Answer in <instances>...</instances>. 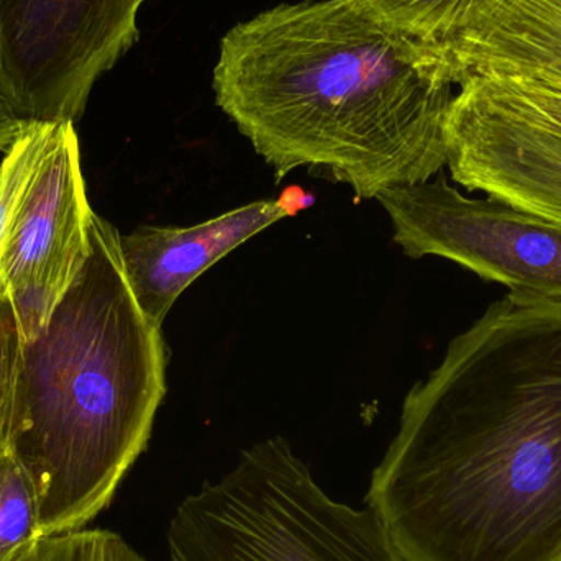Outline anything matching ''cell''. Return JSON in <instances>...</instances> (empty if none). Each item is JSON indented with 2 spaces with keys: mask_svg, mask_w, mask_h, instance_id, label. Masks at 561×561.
I'll use <instances>...</instances> for the list:
<instances>
[{
  "mask_svg": "<svg viewBox=\"0 0 561 561\" xmlns=\"http://www.w3.org/2000/svg\"><path fill=\"white\" fill-rule=\"evenodd\" d=\"M366 504L408 561H561V300L507 294L451 340Z\"/></svg>",
  "mask_w": 561,
  "mask_h": 561,
  "instance_id": "obj_1",
  "label": "cell"
},
{
  "mask_svg": "<svg viewBox=\"0 0 561 561\" xmlns=\"http://www.w3.org/2000/svg\"><path fill=\"white\" fill-rule=\"evenodd\" d=\"M213 88L276 183L304 168L376 199L447 167L444 61L362 0L279 3L237 23Z\"/></svg>",
  "mask_w": 561,
  "mask_h": 561,
  "instance_id": "obj_2",
  "label": "cell"
},
{
  "mask_svg": "<svg viewBox=\"0 0 561 561\" xmlns=\"http://www.w3.org/2000/svg\"><path fill=\"white\" fill-rule=\"evenodd\" d=\"M164 394L161 327L131 293L121 233L92 213L85 262L23 342L3 435L35 483L42 537L78 533L107 510Z\"/></svg>",
  "mask_w": 561,
  "mask_h": 561,
  "instance_id": "obj_3",
  "label": "cell"
},
{
  "mask_svg": "<svg viewBox=\"0 0 561 561\" xmlns=\"http://www.w3.org/2000/svg\"><path fill=\"white\" fill-rule=\"evenodd\" d=\"M168 549L171 561H408L369 507L333 500L283 437L184 497Z\"/></svg>",
  "mask_w": 561,
  "mask_h": 561,
  "instance_id": "obj_4",
  "label": "cell"
},
{
  "mask_svg": "<svg viewBox=\"0 0 561 561\" xmlns=\"http://www.w3.org/2000/svg\"><path fill=\"white\" fill-rule=\"evenodd\" d=\"M147 0H0V95L20 122H75L140 39Z\"/></svg>",
  "mask_w": 561,
  "mask_h": 561,
  "instance_id": "obj_5",
  "label": "cell"
},
{
  "mask_svg": "<svg viewBox=\"0 0 561 561\" xmlns=\"http://www.w3.org/2000/svg\"><path fill=\"white\" fill-rule=\"evenodd\" d=\"M394 242L438 256L523 296L561 300V226L506 201L471 199L445 178L379 194Z\"/></svg>",
  "mask_w": 561,
  "mask_h": 561,
  "instance_id": "obj_6",
  "label": "cell"
},
{
  "mask_svg": "<svg viewBox=\"0 0 561 561\" xmlns=\"http://www.w3.org/2000/svg\"><path fill=\"white\" fill-rule=\"evenodd\" d=\"M92 213L75 122H59L16 201L0 250V284L12 300L23 342L38 335L85 262Z\"/></svg>",
  "mask_w": 561,
  "mask_h": 561,
  "instance_id": "obj_7",
  "label": "cell"
},
{
  "mask_svg": "<svg viewBox=\"0 0 561 561\" xmlns=\"http://www.w3.org/2000/svg\"><path fill=\"white\" fill-rule=\"evenodd\" d=\"M455 183L561 226V140L517 124L458 91L448 111Z\"/></svg>",
  "mask_w": 561,
  "mask_h": 561,
  "instance_id": "obj_8",
  "label": "cell"
},
{
  "mask_svg": "<svg viewBox=\"0 0 561 561\" xmlns=\"http://www.w3.org/2000/svg\"><path fill=\"white\" fill-rule=\"evenodd\" d=\"M438 56L458 88L500 79L561 94V0H471Z\"/></svg>",
  "mask_w": 561,
  "mask_h": 561,
  "instance_id": "obj_9",
  "label": "cell"
},
{
  "mask_svg": "<svg viewBox=\"0 0 561 561\" xmlns=\"http://www.w3.org/2000/svg\"><path fill=\"white\" fill-rule=\"evenodd\" d=\"M278 201H256L193 227H138L121 236L131 293L145 316L163 327L181 294L210 266L284 219Z\"/></svg>",
  "mask_w": 561,
  "mask_h": 561,
  "instance_id": "obj_10",
  "label": "cell"
},
{
  "mask_svg": "<svg viewBox=\"0 0 561 561\" xmlns=\"http://www.w3.org/2000/svg\"><path fill=\"white\" fill-rule=\"evenodd\" d=\"M39 539L35 483L12 450L0 444V561H15Z\"/></svg>",
  "mask_w": 561,
  "mask_h": 561,
  "instance_id": "obj_11",
  "label": "cell"
},
{
  "mask_svg": "<svg viewBox=\"0 0 561 561\" xmlns=\"http://www.w3.org/2000/svg\"><path fill=\"white\" fill-rule=\"evenodd\" d=\"M460 91L478 104L517 124L526 125L561 140V94L500 79L465 82Z\"/></svg>",
  "mask_w": 561,
  "mask_h": 561,
  "instance_id": "obj_12",
  "label": "cell"
},
{
  "mask_svg": "<svg viewBox=\"0 0 561 561\" xmlns=\"http://www.w3.org/2000/svg\"><path fill=\"white\" fill-rule=\"evenodd\" d=\"M376 15L437 53L460 28L471 0H362Z\"/></svg>",
  "mask_w": 561,
  "mask_h": 561,
  "instance_id": "obj_13",
  "label": "cell"
},
{
  "mask_svg": "<svg viewBox=\"0 0 561 561\" xmlns=\"http://www.w3.org/2000/svg\"><path fill=\"white\" fill-rule=\"evenodd\" d=\"M59 122H22L15 140L0 163V250L16 201L22 196L36 168L55 137Z\"/></svg>",
  "mask_w": 561,
  "mask_h": 561,
  "instance_id": "obj_14",
  "label": "cell"
},
{
  "mask_svg": "<svg viewBox=\"0 0 561 561\" xmlns=\"http://www.w3.org/2000/svg\"><path fill=\"white\" fill-rule=\"evenodd\" d=\"M15 561H147L124 537L104 529H85L43 537Z\"/></svg>",
  "mask_w": 561,
  "mask_h": 561,
  "instance_id": "obj_15",
  "label": "cell"
},
{
  "mask_svg": "<svg viewBox=\"0 0 561 561\" xmlns=\"http://www.w3.org/2000/svg\"><path fill=\"white\" fill-rule=\"evenodd\" d=\"M22 345V332L12 300L5 287L0 284V444H3V435L12 411Z\"/></svg>",
  "mask_w": 561,
  "mask_h": 561,
  "instance_id": "obj_16",
  "label": "cell"
},
{
  "mask_svg": "<svg viewBox=\"0 0 561 561\" xmlns=\"http://www.w3.org/2000/svg\"><path fill=\"white\" fill-rule=\"evenodd\" d=\"M278 204L283 207L287 217L296 216L300 210L307 209L312 206V194L306 193L300 186H289L283 194H280Z\"/></svg>",
  "mask_w": 561,
  "mask_h": 561,
  "instance_id": "obj_17",
  "label": "cell"
},
{
  "mask_svg": "<svg viewBox=\"0 0 561 561\" xmlns=\"http://www.w3.org/2000/svg\"><path fill=\"white\" fill-rule=\"evenodd\" d=\"M20 127H22V122L15 117V114L10 111L9 105L0 95V151L5 153L9 150L10 145L20 131Z\"/></svg>",
  "mask_w": 561,
  "mask_h": 561,
  "instance_id": "obj_18",
  "label": "cell"
}]
</instances>
